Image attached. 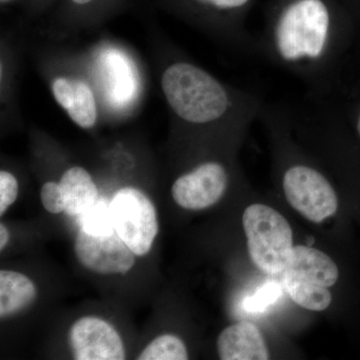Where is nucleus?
Returning <instances> with one entry per match:
<instances>
[{
  "instance_id": "5",
  "label": "nucleus",
  "mask_w": 360,
  "mask_h": 360,
  "mask_svg": "<svg viewBox=\"0 0 360 360\" xmlns=\"http://www.w3.org/2000/svg\"><path fill=\"white\" fill-rule=\"evenodd\" d=\"M113 227L136 257L148 255L158 234L155 206L141 189L123 187L110 202Z\"/></svg>"
},
{
  "instance_id": "4",
  "label": "nucleus",
  "mask_w": 360,
  "mask_h": 360,
  "mask_svg": "<svg viewBox=\"0 0 360 360\" xmlns=\"http://www.w3.org/2000/svg\"><path fill=\"white\" fill-rule=\"evenodd\" d=\"M281 184L291 207L319 224L338 210V196L328 177L309 163L291 162L284 167Z\"/></svg>"
},
{
  "instance_id": "15",
  "label": "nucleus",
  "mask_w": 360,
  "mask_h": 360,
  "mask_svg": "<svg viewBox=\"0 0 360 360\" xmlns=\"http://www.w3.org/2000/svg\"><path fill=\"white\" fill-rule=\"evenodd\" d=\"M68 115L73 122L82 129H90L96 122L97 108L94 92L89 85L82 80L73 79Z\"/></svg>"
},
{
  "instance_id": "23",
  "label": "nucleus",
  "mask_w": 360,
  "mask_h": 360,
  "mask_svg": "<svg viewBox=\"0 0 360 360\" xmlns=\"http://www.w3.org/2000/svg\"><path fill=\"white\" fill-rule=\"evenodd\" d=\"M11 240V233L4 224H0V250L4 251Z\"/></svg>"
},
{
  "instance_id": "22",
  "label": "nucleus",
  "mask_w": 360,
  "mask_h": 360,
  "mask_svg": "<svg viewBox=\"0 0 360 360\" xmlns=\"http://www.w3.org/2000/svg\"><path fill=\"white\" fill-rule=\"evenodd\" d=\"M347 116L349 118L355 136L360 141V99L352 104V108L347 110Z\"/></svg>"
},
{
  "instance_id": "12",
  "label": "nucleus",
  "mask_w": 360,
  "mask_h": 360,
  "mask_svg": "<svg viewBox=\"0 0 360 360\" xmlns=\"http://www.w3.org/2000/svg\"><path fill=\"white\" fill-rule=\"evenodd\" d=\"M37 298L34 283L20 272L0 271V317L13 316L32 307Z\"/></svg>"
},
{
  "instance_id": "17",
  "label": "nucleus",
  "mask_w": 360,
  "mask_h": 360,
  "mask_svg": "<svg viewBox=\"0 0 360 360\" xmlns=\"http://www.w3.org/2000/svg\"><path fill=\"white\" fill-rule=\"evenodd\" d=\"M82 217V229L90 233H105L115 229L111 220L110 203L105 200H97Z\"/></svg>"
},
{
  "instance_id": "25",
  "label": "nucleus",
  "mask_w": 360,
  "mask_h": 360,
  "mask_svg": "<svg viewBox=\"0 0 360 360\" xmlns=\"http://www.w3.org/2000/svg\"><path fill=\"white\" fill-rule=\"evenodd\" d=\"M11 1V0H1L2 4H6V2Z\"/></svg>"
},
{
  "instance_id": "18",
  "label": "nucleus",
  "mask_w": 360,
  "mask_h": 360,
  "mask_svg": "<svg viewBox=\"0 0 360 360\" xmlns=\"http://www.w3.org/2000/svg\"><path fill=\"white\" fill-rule=\"evenodd\" d=\"M281 295V288L276 283H265L255 295L246 298L245 309L250 312L262 311L276 302Z\"/></svg>"
},
{
  "instance_id": "11",
  "label": "nucleus",
  "mask_w": 360,
  "mask_h": 360,
  "mask_svg": "<svg viewBox=\"0 0 360 360\" xmlns=\"http://www.w3.org/2000/svg\"><path fill=\"white\" fill-rule=\"evenodd\" d=\"M221 14L229 39L245 56L255 54V37L248 30L246 18L253 0H196Z\"/></svg>"
},
{
  "instance_id": "13",
  "label": "nucleus",
  "mask_w": 360,
  "mask_h": 360,
  "mask_svg": "<svg viewBox=\"0 0 360 360\" xmlns=\"http://www.w3.org/2000/svg\"><path fill=\"white\" fill-rule=\"evenodd\" d=\"M59 184L65 196V212L71 217L84 214L98 200L96 184L84 168L75 167L66 170Z\"/></svg>"
},
{
  "instance_id": "24",
  "label": "nucleus",
  "mask_w": 360,
  "mask_h": 360,
  "mask_svg": "<svg viewBox=\"0 0 360 360\" xmlns=\"http://www.w3.org/2000/svg\"><path fill=\"white\" fill-rule=\"evenodd\" d=\"M75 4H80V6H84V4H89V2L92 1V0H72Z\"/></svg>"
},
{
  "instance_id": "20",
  "label": "nucleus",
  "mask_w": 360,
  "mask_h": 360,
  "mask_svg": "<svg viewBox=\"0 0 360 360\" xmlns=\"http://www.w3.org/2000/svg\"><path fill=\"white\" fill-rule=\"evenodd\" d=\"M20 191L18 179L11 172H0V215H4L15 202Z\"/></svg>"
},
{
  "instance_id": "7",
  "label": "nucleus",
  "mask_w": 360,
  "mask_h": 360,
  "mask_svg": "<svg viewBox=\"0 0 360 360\" xmlns=\"http://www.w3.org/2000/svg\"><path fill=\"white\" fill-rule=\"evenodd\" d=\"M229 184L224 163L210 160L180 175L172 187V198L187 210H202L219 202Z\"/></svg>"
},
{
  "instance_id": "16",
  "label": "nucleus",
  "mask_w": 360,
  "mask_h": 360,
  "mask_svg": "<svg viewBox=\"0 0 360 360\" xmlns=\"http://www.w3.org/2000/svg\"><path fill=\"white\" fill-rule=\"evenodd\" d=\"M139 360H186L188 352L184 341L174 335H162L155 338L142 350Z\"/></svg>"
},
{
  "instance_id": "10",
  "label": "nucleus",
  "mask_w": 360,
  "mask_h": 360,
  "mask_svg": "<svg viewBox=\"0 0 360 360\" xmlns=\"http://www.w3.org/2000/svg\"><path fill=\"white\" fill-rule=\"evenodd\" d=\"M222 360H267L269 348L262 331L251 322L241 321L224 328L217 338Z\"/></svg>"
},
{
  "instance_id": "8",
  "label": "nucleus",
  "mask_w": 360,
  "mask_h": 360,
  "mask_svg": "<svg viewBox=\"0 0 360 360\" xmlns=\"http://www.w3.org/2000/svg\"><path fill=\"white\" fill-rule=\"evenodd\" d=\"M68 343L77 360H123L125 348L122 336L108 321L84 316L71 326Z\"/></svg>"
},
{
  "instance_id": "1",
  "label": "nucleus",
  "mask_w": 360,
  "mask_h": 360,
  "mask_svg": "<svg viewBox=\"0 0 360 360\" xmlns=\"http://www.w3.org/2000/svg\"><path fill=\"white\" fill-rule=\"evenodd\" d=\"M355 34L352 18L333 0H276L255 56L300 79L317 98L333 91L338 71Z\"/></svg>"
},
{
  "instance_id": "2",
  "label": "nucleus",
  "mask_w": 360,
  "mask_h": 360,
  "mask_svg": "<svg viewBox=\"0 0 360 360\" xmlns=\"http://www.w3.org/2000/svg\"><path fill=\"white\" fill-rule=\"evenodd\" d=\"M161 87L177 117L193 125L250 124L259 118L265 103L255 92L231 89L189 61L168 66Z\"/></svg>"
},
{
  "instance_id": "9",
  "label": "nucleus",
  "mask_w": 360,
  "mask_h": 360,
  "mask_svg": "<svg viewBox=\"0 0 360 360\" xmlns=\"http://www.w3.org/2000/svg\"><path fill=\"white\" fill-rule=\"evenodd\" d=\"M283 276L328 288L338 283L340 269L335 260L321 250L295 245Z\"/></svg>"
},
{
  "instance_id": "6",
  "label": "nucleus",
  "mask_w": 360,
  "mask_h": 360,
  "mask_svg": "<svg viewBox=\"0 0 360 360\" xmlns=\"http://www.w3.org/2000/svg\"><path fill=\"white\" fill-rule=\"evenodd\" d=\"M75 252L84 269L104 276L127 274L136 262V255L115 229L96 234L80 229L75 238Z\"/></svg>"
},
{
  "instance_id": "19",
  "label": "nucleus",
  "mask_w": 360,
  "mask_h": 360,
  "mask_svg": "<svg viewBox=\"0 0 360 360\" xmlns=\"http://www.w3.org/2000/svg\"><path fill=\"white\" fill-rule=\"evenodd\" d=\"M42 205L45 210L52 214L65 212V201L61 191L60 184L49 181L41 187L40 193Z\"/></svg>"
},
{
  "instance_id": "3",
  "label": "nucleus",
  "mask_w": 360,
  "mask_h": 360,
  "mask_svg": "<svg viewBox=\"0 0 360 360\" xmlns=\"http://www.w3.org/2000/svg\"><path fill=\"white\" fill-rule=\"evenodd\" d=\"M243 224L253 264L269 276L283 274L295 246L285 217L269 205L255 203L243 212Z\"/></svg>"
},
{
  "instance_id": "14",
  "label": "nucleus",
  "mask_w": 360,
  "mask_h": 360,
  "mask_svg": "<svg viewBox=\"0 0 360 360\" xmlns=\"http://www.w3.org/2000/svg\"><path fill=\"white\" fill-rule=\"evenodd\" d=\"M286 292L291 300L302 309L312 311H323L333 302V295L328 288L305 283L291 277L283 276Z\"/></svg>"
},
{
  "instance_id": "21",
  "label": "nucleus",
  "mask_w": 360,
  "mask_h": 360,
  "mask_svg": "<svg viewBox=\"0 0 360 360\" xmlns=\"http://www.w3.org/2000/svg\"><path fill=\"white\" fill-rule=\"evenodd\" d=\"M52 94L61 108L68 110L73 89V79L65 77L56 78L51 84Z\"/></svg>"
}]
</instances>
